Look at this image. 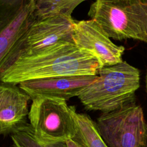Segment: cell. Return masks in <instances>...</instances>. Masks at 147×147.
<instances>
[{
    "label": "cell",
    "instance_id": "12",
    "mask_svg": "<svg viewBox=\"0 0 147 147\" xmlns=\"http://www.w3.org/2000/svg\"><path fill=\"white\" fill-rule=\"evenodd\" d=\"M34 3L36 20L59 14L71 16L80 4L77 0H34Z\"/></svg>",
    "mask_w": 147,
    "mask_h": 147
},
{
    "label": "cell",
    "instance_id": "16",
    "mask_svg": "<svg viewBox=\"0 0 147 147\" xmlns=\"http://www.w3.org/2000/svg\"><path fill=\"white\" fill-rule=\"evenodd\" d=\"M78 1H79V2L80 3H81L82 2H83V1H86V0H78Z\"/></svg>",
    "mask_w": 147,
    "mask_h": 147
},
{
    "label": "cell",
    "instance_id": "3",
    "mask_svg": "<svg viewBox=\"0 0 147 147\" xmlns=\"http://www.w3.org/2000/svg\"><path fill=\"white\" fill-rule=\"evenodd\" d=\"M88 15L110 38L147 45V0H95Z\"/></svg>",
    "mask_w": 147,
    "mask_h": 147
},
{
    "label": "cell",
    "instance_id": "5",
    "mask_svg": "<svg viewBox=\"0 0 147 147\" xmlns=\"http://www.w3.org/2000/svg\"><path fill=\"white\" fill-rule=\"evenodd\" d=\"M96 123L109 147H147V122L142 107L136 103L103 113Z\"/></svg>",
    "mask_w": 147,
    "mask_h": 147
},
{
    "label": "cell",
    "instance_id": "6",
    "mask_svg": "<svg viewBox=\"0 0 147 147\" xmlns=\"http://www.w3.org/2000/svg\"><path fill=\"white\" fill-rule=\"evenodd\" d=\"M75 21L72 16L59 14L36 20L15 45L0 71L18 58L36 54L62 41H74Z\"/></svg>",
    "mask_w": 147,
    "mask_h": 147
},
{
    "label": "cell",
    "instance_id": "7",
    "mask_svg": "<svg viewBox=\"0 0 147 147\" xmlns=\"http://www.w3.org/2000/svg\"><path fill=\"white\" fill-rule=\"evenodd\" d=\"M34 0H0V69L36 20Z\"/></svg>",
    "mask_w": 147,
    "mask_h": 147
},
{
    "label": "cell",
    "instance_id": "8",
    "mask_svg": "<svg viewBox=\"0 0 147 147\" xmlns=\"http://www.w3.org/2000/svg\"><path fill=\"white\" fill-rule=\"evenodd\" d=\"M72 37L78 47L98 59L102 68L123 61L125 47L113 42L100 25L92 19L75 21Z\"/></svg>",
    "mask_w": 147,
    "mask_h": 147
},
{
    "label": "cell",
    "instance_id": "15",
    "mask_svg": "<svg viewBox=\"0 0 147 147\" xmlns=\"http://www.w3.org/2000/svg\"><path fill=\"white\" fill-rule=\"evenodd\" d=\"M145 87H146V92H147V69H146V74H145Z\"/></svg>",
    "mask_w": 147,
    "mask_h": 147
},
{
    "label": "cell",
    "instance_id": "13",
    "mask_svg": "<svg viewBox=\"0 0 147 147\" xmlns=\"http://www.w3.org/2000/svg\"><path fill=\"white\" fill-rule=\"evenodd\" d=\"M11 138L14 147H67L65 142L46 143L40 141L28 122L13 132Z\"/></svg>",
    "mask_w": 147,
    "mask_h": 147
},
{
    "label": "cell",
    "instance_id": "2",
    "mask_svg": "<svg viewBox=\"0 0 147 147\" xmlns=\"http://www.w3.org/2000/svg\"><path fill=\"white\" fill-rule=\"evenodd\" d=\"M140 80L139 70L123 61L101 68L96 80L77 97L86 110L112 112L136 103Z\"/></svg>",
    "mask_w": 147,
    "mask_h": 147
},
{
    "label": "cell",
    "instance_id": "14",
    "mask_svg": "<svg viewBox=\"0 0 147 147\" xmlns=\"http://www.w3.org/2000/svg\"><path fill=\"white\" fill-rule=\"evenodd\" d=\"M65 142L67 147H84L79 142L73 139H68Z\"/></svg>",
    "mask_w": 147,
    "mask_h": 147
},
{
    "label": "cell",
    "instance_id": "4",
    "mask_svg": "<svg viewBox=\"0 0 147 147\" xmlns=\"http://www.w3.org/2000/svg\"><path fill=\"white\" fill-rule=\"evenodd\" d=\"M32 100L28 117L37 139L46 143H58L75 138L74 106H69L66 100L58 98L37 97Z\"/></svg>",
    "mask_w": 147,
    "mask_h": 147
},
{
    "label": "cell",
    "instance_id": "11",
    "mask_svg": "<svg viewBox=\"0 0 147 147\" xmlns=\"http://www.w3.org/2000/svg\"><path fill=\"white\" fill-rule=\"evenodd\" d=\"M73 116L76 127L74 140L84 147H109L99 133L96 123L88 115L78 113L75 109Z\"/></svg>",
    "mask_w": 147,
    "mask_h": 147
},
{
    "label": "cell",
    "instance_id": "1",
    "mask_svg": "<svg viewBox=\"0 0 147 147\" xmlns=\"http://www.w3.org/2000/svg\"><path fill=\"white\" fill-rule=\"evenodd\" d=\"M101 68L94 55L74 41H62L36 54L18 58L0 71V83L17 85L57 76L98 75Z\"/></svg>",
    "mask_w": 147,
    "mask_h": 147
},
{
    "label": "cell",
    "instance_id": "10",
    "mask_svg": "<svg viewBox=\"0 0 147 147\" xmlns=\"http://www.w3.org/2000/svg\"><path fill=\"white\" fill-rule=\"evenodd\" d=\"M30 99L16 85L0 83V135L11 134L27 123Z\"/></svg>",
    "mask_w": 147,
    "mask_h": 147
},
{
    "label": "cell",
    "instance_id": "9",
    "mask_svg": "<svg viewBox=\"0 0 147 147\" xmlns=\"http://www.w3.org/2000/svg\"><path fill=\"white\" fill-rule=\"evenodd\" d=\"M98 75L64 76L31 80L19 84L20 88L31 99L48 97L69 100L94 82Z\"/></svg>",
    "mask_w": 147,
    "mask_h": 147
}]
</instances>
